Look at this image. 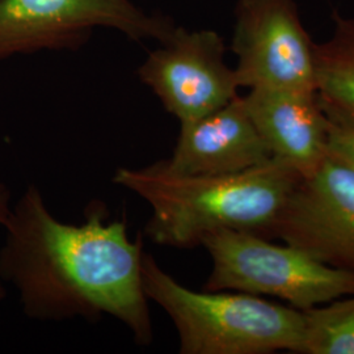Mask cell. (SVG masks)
Returning a JSON list of instances; mask_svg holds the SVG:
<instances>
[{"mask_svg":"<svg viewBox=\"0 0 354 354\" xmlns=\"http://www.w3.org/2000/svg\"><path fill=\"white\" fill-rule=\"evenodd\" d=\"M3 227L0 279L19 291L26 317L97 322L108 315L140 346L153 342L142 285L143 243L129 238L125 219L111 221L104 203H92L82 225L66 223L29 184Z\"/></svg>","mask_w":354,"mask_h":354,"instance_id":"obj_1","label":"cell"},{"mask_svg":"<svg viewBox=\"0 0 354 354\" xmlns=\"http://www.w3.org/2000/svg\"><path fill=\"white\" fill-rule=\"evenodd\" d=\"M302 176L273 158L236 174L193 176L165 159L142 168L121 167L113 183L151 207L145 235L158 245L193 248L206 234L234 230L272 238L279 214Z\"/></svg>","mask_w":354,"mask_h":354,"instance_id":"obj_2","label":"cell"},{"mask_svg":"<svg viewBox=\"0 0 354 354\" xmlns=\"http://www.w3.org/2000/svg\"><path fill=\"white\" fill-rule=\"evenodd\" d=\"M142 285L176 327L181 354L301 353L304 314L291 306L234 291H196L143 253Z\"/></svg>","mask_w":354,"mask_h":354,"instance_id":"obj_3","label":"cell"},{"mask_svg":"<svg viewBox=\"0 0 354 354\" xmlns=\"http://www.w3.org/2000/svg\"><path fill=\"white\" fill-rule=\"evenodd\" d=\"M200 245L213 264L203 290L276 297L301 311L354 294V273L286 243L276 245L251 232L216 230Z\"/></svg>","mask_w":354,"mask_h":354,"instance_id":"obj_4","label":"cell"},{"mask_svg":"<svg viewBox=\"0 0 354 354\" xmlns=\"http://www.w3.org/2000/svg\"><path fill=\"white\" fill-rule=\"evenodd\" d=\"M175 23L134 0H0V61L42 50H76L96 29L136 42L163 41Z\"/></svg>","mask_w":354,"mask_h":354,"instance_id":"obj_5","label":"cell"},{"mask_svg":"<svg viewBox=\"0 0 354 354\" xmlns=\"http://www.w3.org/2000/svg\"><path fill=\"white\" fill-rule=\"evenodd\" d=\"M231 49L241 88L317 92L315 42L295 0H239Z\"/></svg>","mask_w":354,"mask_h":354,"instance_id":"obj_6","label":"cell"},{"mask_svg":"<svg viewBox=\"0 0 354 354\" xmlns=\"http://www.w3.org/2000/svg\"><path fill=\"white\" fill-rule=\"evenodd\" d=\"M225 53L226 45L218 32L175 26L149 53L138 76L168 113L180 124L187 122L239 96L238 77L226 64Z\"/></svg>","mask_w":354,"mask_h":354,"instance_id":"obj_7","label":"cell"},{"mask_svg":"<svg viewBox=\"0 0 354 354\" xmlns=\"http://www.w3.org/2000/svg\"><path fill=\"white\" fill-rule=\"evenodd\" d=\"M272 238L354 273L353 168L328 152L291 192Z\"/></svg>","mask_w":354,"mask_h":354,"instance_id":"obj_8","label":"cell"},{"mask_svg":"<svg viewBox=\"0 0 354 354\" xmlns=\"http://www.w3.org/2000/svg\"><path fill=\"white\" fill-rule=\"evenodd\" d=\"M273 159L254 127L243 96L200 118L181 122L174 153L167 165L183 175L236 174Z\"/></svg>","mask_w":354,"mask_h":354,"instance_id":"obj_9","label":"cell"},{"mask_svg":"<svg viewBox=\"0 0 354 354\" xmlns=\"http://www.w3.org/2000/svg\"><path fill=\"white\" fill-rule=\"evenodd\" d=\"M243 100L273 158L302 177L327 158L330 120L317 92L254 88Z\"/></svg>","mask_w":354,"mask_h":354,"instance_id":"obj_10","label":"cell"},{"mask_svg":"<svg viewBox=\"0 0 354 354\" xmlns=\"http://www.w3.org/2000/svg\"><path fill=\"white\" fill-rule=\"evenodd\" d=\"M315 76L329 120L354 127V17L335 15L330 36L315 44Z\"/></svg>","mask_w":354,"mask_h":354,"instance_id":"obj_11","label":"cell"},{"mask_svg":"<svg viewBox=\"0 0 354 354\" xmlns=\"http://www.w3.org/2000/svg\"><path fill=\"white\" fill-rule=\"evenodd\" d=\"M302 310V354H354V294Z\"/></svg>","mask_w":354,"mask_h":354,"instance_id":"obj_12","label":"cell"},{"mask_svg":"<svg viewBox=\"0 0 354 354\" xmlns=\"http://www.w3.org/2000/svg\"><path fill=\"white\" fill-rule=\"evenodd\" d=\"M328 152L354 169V127L330 121Z\"/></svg>","mask_w":354,"mask_h":354,"instance_id":"obj_13","label":"cell"},{"mask_svg":"<svg viewBox=\"0 0 354 354\" xmlns=\"http://www.w3.org/2000/svg\"><path fill=\"white\" fill-rule=\"evenodd\" d=\"M11 190L3 183H0V225L4 226L8 216L11 214Z\"/></svg>","mask_w":354,"mask_h":354,"instance_id":"obj_14","label":"cell"},{"mask_svg":"<svg viewBox=\"0 0 354 354\" xmlns=\"http://www.w3.org/2000/svg\"><path fill=\"white\" fill-rule=\"evenodd\" d=\"M6 295H7V291H6V288H4V285H3V281L0 279V304L3 302V299L6 298Z\"/></svg>","mask_w":354,"mask_h":354,"instance_id":"obj_15","label":"cell"}]
</instances>
